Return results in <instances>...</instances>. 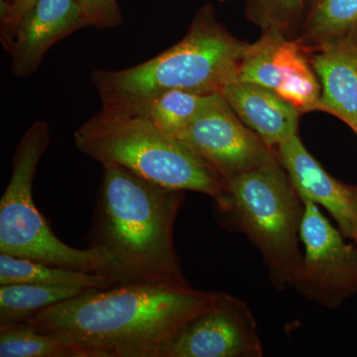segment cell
Segmentation results:
<instances>
[{
	"instance_id": "cell-21",
	"label": "cell",
	"mask_w": 357,
	"mask_h": 357,
	"mask_svg": "<svg viewBox=\"0 0 357 357\" xmlns=\"http://www.w3.org/2000/svg\"><path fill=\"white\" fill-rule=\"evenodd\" d=\"M88 27L114 29L123 23L117 0H76Z\"/></svg>"
},
{
	"instance_id": "cell-22",
	"label": "cell",
	"mask_w": 357,
	"mask_h": 357,
	"mask_svg": "<svg viewBox=\"0 0 357 357\" xmlns=\"http://www.w3.org/2000/svg\"><path fill=\"white\" fill-rule=\"evenodd\" d=\"M35 2L36 0H13L9 4H0V41L2 46L10 39L16 25Z\"/></svg>"
},
{
	"instance_id": "cell-13",
	"label": "cell",
	"mask_w": 357,
	"mask_h": 357,
	"mask_svg": "<svg viewBox=\"0 0 357 357\" xmlns=\"http://www.w3.org/2000/svg\"><path fill=\"white\" fill-rule=\"evenodd\" d=\"M319 84L318 112H326L357 132V31L311 52Z\"/></svg>"
},
{
	"instance_id": "cell-2",
	"label": "cell",
	"mask_w": 357,
	"mask_h": 357,
	"mask_svg": "<svg viewBox=\"0 0 357 357\" xmlns=\"http://www.w3.org/2000/svg\"><path fill=\"white\" fill-rule=\"evenodd\" d=\"M103 167L91 248L107 259L119 284L189 287L174 245L183 191L168 189L117 165Z\"/></svg>"
},
{
	"instance_id": "cell-1",
	"label": "cell",
	"mask_w": 357,
	"mask_h": 357,
	"mask_svg": "<svg viewBox=\"0 0 357 357\" xmlns=\"http://www.w3.org/2000/svg\"><path fill=\"white\" fill-rule=\"evenodd\" d=\"M215 294L191 286L117 284L46 307L26 323L63 340L74 357H165Z\"/></svg>"
},
{
	"instance_id": "cell-4",
	"label": "cell",
	"mask_w": 357,
	"mask_h": 357,
	"mask_svg": "<svg viewBox=\"0 0 357 357\" xmlns=\"http://www.w3.org/2000/svg\"><path fill=\"white\" fill-rule=\"evenodd\" d=\"M79 151L102 166L128 169L155 184L215 199L227 185L177 138L146 117L100 109L75 131Z\"/></svg>"
},
{
	"instance_id": "cell-10",
	"label": "cell",
	"mask_w": 357,
	"mask_h": 357,
	"mask_svg": "<svg viewBox=\"0 0 357 357\" xmlns=\"http://www.w3.org/2000/svg\"><path fill=\"white\" fill-rule=\"evenodd\" d=\"M255 317L244 301L217 292L208 309L178 333L165 357H261Z\"/></svg>"
},
{
	"instance_id": "cell-15",
	"label": "cell",
	"mask_w": 357,
	"mask_h": 357,
	"mask_svg": "<svg viewBox=\"0 0 357 357\" xmlns=\"http://www.w3.org/2000/svg\"><path fill=\"white\" fill-rule=\"evenodd\" d=\"M8 284H44L102 289L119 283L107 275L54 266L28 258L0 253V285Z\"/></svg>"
},
{
	"instance_id": "cell-25",
	"label": "cell",
	"mask_w": 357,
	"mask_h": 357,
	"mask_svg": "<svg viewBox=\"0 0 357 357\" xmlns=\"http://www.w3.org/2000/svg\"><path fill=\"white\" fill-rule=\"evenodd\" d=\"M356 134H357V132H356Z\"/></svg>"
},
{
	"instance_id": "cell-23",
	"label": "cell",
	"mask_w": 357,
	"mask_h": 357,
	"mask_svg": "<svg viewBox=\"0 0 357 357\" xmlns=\"http://www.w3.org/2000/svg\"><path fill=\"white\" fill-rule=\"evenodd\" d=\"M13 1V0H0V4H9Z\"/></svg>"
},
{
	"instance_id": "cell-19",
	"label": "cell",
	"mask_w": 357,
	"mask_h": 357,
	"mask_svg": "<svg viewBox=\"0 0 357 357\" xmlns=\"http://www.w3.org/2000/svg\"><path fill=\"white\" fill-rule=\"evenodd\" d=\"M0 357H74L63 340L30 324L0 325Z\"/></svg>"
},
{
	"instance_id": "cell-12",
	"label": "cell",
	"mask_w": 357,
	"mask_h": 357,
	"mask_svg": "<svg viewBox=\"0 0 357 357\" xmlns=\"http://www.w3.org/2000/svg\"><path fill=\"white\" fill-rule=\"evenodd\" d=\"M275 149L301 198L323 206L344 236L357 246V185L344 184L326 172L304 146L299 134Z\"/></svg>"
},
{
	"instance_id": "cell-24",
	"label": "cell",
	"mask_w": 357,
	"mask_h": 357,
	"mask_svg": "<svg viewBox=\"0 0 357 357\" xmlns=\"http://www.w3.org/2000/svg\"><path fill=\"white\" fill-rule=\"evenodd\" d=\"M220 2L234 1V0H218Z\"/></svg>"
},
{
	"instance_id": "cell-8",
	"label": "cell",
	"mask_w": 357,
	"mask_h": 357,
	"mask_svg": "<svg viewBox=\"0 0 357 357\" xmlns=\"http://www.w3.org/2000/svg\"><path fill=\"white\" fill-rule=\"evenodd\" d=\"M176 138L225 185L278 159L276 149L246 126L220 93Z\"/></svg>"
},
{
	"instance_id": "cell-3",
	"label": "cell",
	"mask_w": 357,
	"mask_h": 357,
	"mask_svg": "<svg viewBox=\"0 0 357 357\" xmlns=\"http://www.w3.org/2000/svg\"><path fill=\"white\" fill-rule=\"evenodd\" d=\"M248 42L218 20L211 4L199 9L183 39L156 57L126 69H98L91 83L102 109L137 115L154 98L172 89L222 93L238 79Z\"/></svg>"
},
{
	"instance_id": "cell-6",
	"label": "cell",
	"mask_w": 357,
	"mask_h": 357,
	"mask_svg": "<svg viewBox=\"0 0 357 357\" xmlns=\"http://www.w3.org/2000/svg\"><path fill=\"white\" fill-rule=\"evenodd\" d=\"M50 144L48 122L37 121L16 147L10 181L0 199V253L107 276L105 256L91 246L77 249L60 241L33 201L37 166Z\"/></svg>"
},
{
	"instance_id": "cell-17",
	"label": "cell",
	"mask_w": 357,
	"mask_h": 357,
	"mask_svg": "<svg viewBox=\"0 0 357 357\" xmlns=\"http://www.w3.org/2000/svg\"><path fill=\"white\" fill-rule=\"evenodd\" d=\"M93 288L44 284L0 285V325L23 323L37 312Z\"/></svg>"
},
{
	"instance_id": "cell-7",
	"label": "cell",
	"mask_w": 357,
	"mask_h": 357,
	"mask_svg": "<svg viewBox=\"0 0 357 357\" xmlns=\"http://www.w3.org/2000/svg\"><path fill=\"white\" fill-rule=\"evenodd\" d=\"M302 199L304 255L293 288L323 307H340L357 294V246L345 243L344 234L324 217L318 204Z\"/></svg>"
},
{
	"instance_id": "cell-9",
	"label": "cell",
	"mask_w": 357,
	"mask_h": 357,
	"mask_svg": "<svg viewBox=\"0 0 357 357\" xmlns=\"http://www.w3.org/2000/svg\"><path fill=\"white\" fill-rule=\"evenodd\" d=\"M238 79L271 89L302 114L318 112L321 84L310 52L297 39L262 32L249 45Z\"/></svg>"
},
{
	"instance_id": "cell-11",
	"label": "cell",
	"mask_w": 357,
	"mask_h": 357,
	"mask_svg": "<svg viewBox=\"0 0 357 357\" xmlns=\"http://www.w3.org/2000/svg\"><path fill=\"white\" fill-rule=\"evenodd\" d=\"M86 27L76 0H36L3 45L11 58L13 74L31 76L54 45Z\"/></svg>"
},
{
	"instance_id": "cell-18",
	"label": "cell",
	"mask_w": 357,
	"mask_h": 357,
	"mask_svg": "<svg viewBox=\"0 0 357 357\" xmlns=\"http://www.w3.org/2000/svg\"><path fill=\"white\" fill-rule=\"evenodd\" d=\"M220 93L201 95L184 89L161 93L143 107L138 116L146 117L164 132L177 137Z\"/></svg>"
},
{
	"instance_id": "cell-20",
	"label": "cell",
	"mask_w": 357,
	"mask_h": 357,
	"mask_svg": "<svg viewBox=\"0 0 357 357\" xmlns=\"http://www.w3.org/2000/svg\"><path fill=\"white\" fill-rule=\"evenodd\" d=\"M307 0H248L245 15L262 32H275L290 39L299 35Z\"/></svg>"
},
{
	"instance_id": "cell-5",
	"label": "cell",
	"mask_w": 357,
	"mask_h": 357,
	"mask_svg": "<svg viewBox=\"0 0 357 357\" xmlns=\"http://www.w3.org/2000/svg\"><path fill=\"white\" fill-rule=\"evenodd\" d=\"M215 201L223 225L260 251L274 287H293L305 204L279 159L232 181Z\"/></svg>"
},
{
	"instance_id": "cell-16",
	"label": "cell",
	"mask_w": 357,
	"mask_h": 357,
	"mask_svg": "<svg viewBox=\"0 0 357 357\" xmlns=\"http://www.w3.org/2000/svg\"><path fill=\"white\" fill-rule=\"evenodd\" d=\"M357 31V0H307L297 40L311 52Z\"/></svg>"
},
{
	"instance_id": "cell-14",
	"label": "cell",
	"mask_w": 357,
	"mask_h": 357,
	"mask_svg": "<svg viewBox=\"0 0 357 357\" xmlns=\"http://www.w3.org/2000/svg\"><path fill=\"white\" fill-rule=\"evenodd\" d=\"M220 95L241 121L268 146L276 148L298 134L302 114L271 89L236 79Z\"/></svg>"
}]
</instances>
